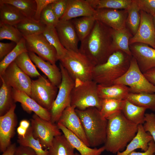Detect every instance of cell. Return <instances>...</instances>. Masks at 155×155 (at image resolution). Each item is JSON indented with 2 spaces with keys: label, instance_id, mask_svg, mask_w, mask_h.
Wrapping results in <instances>:
<instances>
[{
  "label": "cell",
  "instance_id": "6da1fadb",
  "mask_svg": "<svg viewBox=\"0 0 155 155\" xmlns=\"http://www.w3.org/2000/svg\"><path fill=\"white\" fill-rule=\"evenodd\" d=\"M113 29L96 20L90 32L82 41L79 51L95 66L105 63L113 53Z\"/></svg>",
  "mask_w": 155,
  "mask_h": 155
},
{
  "label": "cell",
  "instance_id": "7a4b0ae2",
  "mask_svg": "<svg viewBox=\"0 0 155 155\" xmlns=\"http://www.w3.org/2000/svg\"><path fill=\"white\" fill-rule=\"evenodd\" d=\"M107 120L106 139L104 146L105 150L116 154L123 150L134 137L138 125L128 120L121 111Z\"/></svg>",
  "mask_w": 155,
  "mask_h": 155
},
{
  "label": "cell",
  "instance_id": "3957f363",
  "mask_svg": "<svg viewBox=\"0 0 155 155\" xmlns=\"http://www.w3.org/2000/svg\"><path fill=\"white\" fill-rule=\"evenodd\" d=\"M132 57L121 50L114 51L105 63L94 66L92 80L103 86L113 85L128 70Z\"/></svg>",
  "mask_w": 155,
  "mask_h": 155
},
{
  "label": "cell",
  "instance_id": "277c9868",
  "mask_svg": "<svg viewBox=\"0 0 155 155\" xmlns=\"http://www.w3.org/2000/svg\"><path fill=\"white\" fill-rule=\"evenodd\" d=\"M81 121L90 147H96L105 142L107 120L101 115L100 110L90 107L83 111L75 109Z\"/></svg>",
  "mask_w": 155,
  "mask_h": 155
},
{
  "label": "cell",
  "instance_id": "5b68a950",
  "mask_svg": "<svg viewBox=\"0 0 155 155\" xmlns=\"http://www.w3.org/2000/svg\"><path fill=\"white\" fill-rule=\"evenodd\" d=\"M75 83L71 93V106L81 111L90 107L100 110L102 100L98 94V84L93 80Z\"/></svg>",
  "mask_w": 155,
  "mask_h": 155
},
{
  "label": "cell",
  "instance_id": "8992f818",
  "mask_svg": "<svg viewBox=\"0 0 155 155\" xmlns=\"http://www.w3.org/2000/svg\"><path fill=\"white\" fill-rule=\"evenodd\" d=\"M59 60L75 82L92 80L93 71L95 66L79 51L67 50Z\"/></svg>",
  "mask_w": 155,
  "mask_h": 155
},
{
  "label": "cell",
  "instance_id": "52a82bcc",
  "mask_svg": "<svg viewBox=\"0 0 155 155\" xmlns=\"http://www.w3.org/2000/svg\"><path fill=\"white\" fill-rule=\"evenodd\" d=\"M121 84L128 86L130 88L131 93H155V86L144 76L133 57L128 70L115 81L114 84Z\"/></svg>",
  "mask_w": 155,
  "mask_h": 155
},
{
  "label": "cell",
  "instance_id": "ba28073f",
  "mask_svg": "<svg viewBox=\"0 0 155 155\" xmlns=\"http://www.w3.org/2000/svg\"><path fill=\"white\" fill-rule=\"evenodd\" d=\"M59 68L62 75L59 90L50 111L51 121L57 123L63 111L71 106V94L75 85L74 80L60 63Z\"/></svg>",
  "mask_w": 155,
  "mask_h": 155
},
{
  "label": "cell",
  "instance_id": "9c48e42d",
  "mask_svg": "<svg viewBox=\"0 0 155 155\" xmlns=\"http://www.w3.org/2000/svg\"><path fill=\"white\" fill-rule=\"evenodd\" d=\"M57 88L48 79L41 75L32 80L30 97L50 112L57 94Z\"/></svg>",
  "mask_w": 155,
  "mask_h": 155
},
{
  "label": "cell",
  "instance_id": "30bf717a",
  "mask_svg": "<svg viewBox=\"0 0 155 155\" xmlns=\"http://www.w3.org/2000/svg\"><path fill=\"white\" fill-rule=\"evenodd\" d=\"M34 137L38 140L43 147L47 149L54 137L62 134L57 124L40 117L34 113L30 120Z\"/></svg>",
  "mask_w": 155,
  "mask_h": 155
},
{
  "label": "cell",
  "instance_id": "8fae6325",
  "mask_svg": "<svg viewBox=\"0 0 155 155\" xmlns=\"http://www.w3.org/2000/svg\"><path fill=\"white\" fill-rule=\"evenodd\" d=\"M28 52L37 54L39 57L53 64L58 60L56 51L42 34L23 37Z\"/></svg>",
  "mask_w": 155,
  "mask_h": 155
},
{
  "label": "cell",
  "instance_id": "7c38bea8",
  "mask_svg": "<svg viewBox=\"0 0 155 155\" xmlns=\"http://www.w3.org/2000/svg\"><path fill=\"white\" fill-rule=\"evenodd\" d=\"M0 77L1 81L13 89L24 92L30 97L32 80L17 66L14 61L8 66Z\"/></svg>",
  "mask_w": 155,
  "mask_h": 155
},
{
  "label": "cell",
  "instance_id": "4fadbf2b",
  "mask_svg": "<svg viewBox=\"0 0 155 155\" xmlns=\"http://www.w3.org/2000/svg\"><path fill=\"white\" fill-rule=\"evenodd\" d=\"M140 25L135 34L130 39L129 45L135 43H141L147 44L155 49V28L153 16L142 10L140 11Z\"/></svg>",
  "mask_w": 155,
  "mask_h": 155
},
{
  "label": "cell",
  "instance_id": "5bb4252c",
  "mask_svg": "<svg viewBox=\"0 0 155 155\" xmlns=\"http://www.w3.org/2000/svg\"><path fill=\"white\" fill-rule=\"evenodd\" d=\"M15 103L4 115L0 116V151L3 152L11 144L15 134L17 120L15 113Z\"/></svg>",
  "mask_w": 155,
  "mask_h": 155
},
{
  "label": "cell",
  "instance_id": "9a60e30c",
  "mask_svg": "<svg viewBox=\"0 0 155 155\" xmlns=\"http://www.w3.org/2000/svg\"><path fill=\"white\" fill-rule=\"evenodd\" d=\"M129 48L132 56L143 73L155 67V49L141 43L131 44Z\"/></svg>",
  "mask_w": 155,
  "mask_h": 155
},
{
  "label": "cell",
  "instance_id": "2e32d148",
  "mask_svg": "<svg viewBox=\"0 0 155 155\" xmlns=\"http://www.w3.org/2000/svg\"><path fill=\"white\" fill-rule=\"evenodd\" d=\"M127 15V10L102 8L96 9L93 16L112 29L119 30L125 27Z\"/></svg>",
  "mask_w": 155,
  "mask_h": 155
},
{
  "label": "cell",
  "instance_id": "e0dca14e",
  "mask_svg": "<svg viewBox=\"0 0 155 155\" xmlns=\"http://www.w3.org/2000/svg\"><path fill=\"white\" fill-rule=\"evenodd\" d=\"M75 109L74 106H71L67 107L62 113L58 122L63 125L87 145L90 147L81 121Z\"/></svg>",
  "mask_w": 155,
  "mask_h": 155
},
{
  "label": "cell",
  "instance_id": "ac0fdd59",
  "mask_svg": "<svg viewBox=\"0 0 155 155\" xmlns=\"http://www.w3.org/2000/svg\"><path fill=\"white\" fill-rule=\"evenodd\" d=\"M55 28L63 46L67 50L79 52L80 40L71 20H59Z\"/></svg>",
  "mask_w": 155,
  "mask_h": 155
},
{
  "label": "cell",
  "instance_id": "d6986e66",
  "mask_svg": "<svg viewBox=\"0 0 155 155\" xmlns=\"http://www.w3.org/2000/svg\"><path fill=\"white\" fill-rule=\"evenodd\" d=\"M14 102H19L23 109L28 113L32 112L44 119L51 121L50 112L44 108L24 92L12 89Z\"/></svg>",
  "mask_w": 155,
  "mask_h": 155
},
{
  "label": "cell",
  "instance_id": "ffe728a7",
  "mask_svg": "<svg viewBox=\"0 0 155 155\" xmlns=\"http://www.w3.org/2000/svg\"><path fill=\"white\" fill-rule=\"evenodd\" d=\"M95 11L87 0H68L66 11L59 20H69L78 17L93 16Z\"/></svg>",
  "mask_w": 155,
  "mask_h": 155
},
{
  "label": "cell",
  "instance_id": "44dd1931",
  "mask_svg": "<svg viewBox=\"0 0 155 155\" xmlns=\"http://www.w3.org/2000/svg\"><path fill=\"white\" fill-rule=\"evenodd\" d=\"M28 55L36 66L40 70L54 85L58 88L62 80V75L60 68L37 56L35 53L28 52Z\"/></svg>",
  "mask_w": 155,
  "mask_h": 155
},
{
  "label": "cell",
  "instance_id": "7402d4cb",
  "mask_svg": "<svg viewBox=\"0 0 155 155\" xmlns=\"http://www.w3.org/2000/svg\"><path fill=\"white\" fill-rule=\"evenodd\" d=\"M57 124L67 140L80 155H100L105 150L104 146L98 148H90L61 124L58 122Z\"/></svg>",
  "mask_w": 155,
  "mask_h": 155
},
{
  "label": "cell",
  "instance_id": "603a6c76",
  "mask_svg": "<svg viewBox=\"0 0 155 155\" xmlns=\"http://www.w3.org/2000/svg\"><path fill=\"white\" fill-rule=\"evenodd\" d=\"M152 140V137L149 133L145 131L142 125H139L135 136L127 144L125 150L122 152H118L116 155H127L139 148L145 152L148 149L149 144Z\"/></svg>",
  "mask_w": 155,
  "mask_h": 155
},
{
  "label": "cell",
  "instance_id": "cb8c5ba5",
  "mask_svg": "<svg viewBox=\"0 0 155 155\" xmlns=\"http://www.w3.org/2000/svg\"><path fill=\"white\" fill-rule=\"evenodd\" d=\"M112 48L113 53L116 51H121L129 55L132 56L130 50L129 41L133 35L126 27L119 30L113 29Z\"/></svg>",
  "mask_w": 155,
  "mask_h": 155
},
{
  "label": "cell",
  "instance_id": "d4e9b609",
  "mask_svg": "<svg viewBox=\"0 0 155 155\" xmlns=\"http://www.w3.org/2000/svg\"><path fill=\"white\" fill-rule=\"evenodd\" d=\"M98 90L99 95L102 100L113 99L124 100L131 93L129 87L120 84H114L108 86L98 84Z\"/></svg>",
  "mask_w": 155,
  "mask_h": 155
},
{
  "label": "cell",
  "instance_id": "484cf974",
  "mask_svg": "<svg viewBox=\"0 0 155 155\" xmlns=\"http://www.w3.org/2000/svg\"><path fill=\"white\" fill-rule=\"evenodd\" d=\"M25 18L13 5L0 3V23L15 26Z\"/></svg>",
  "mask_w": 155,
  "mask_h": 155
},
{
  "label": "cell",
  "instance_id": "4316f807",
  "mask_svg": "<svg viewBox=\"0 0 155 155\" xmlns=\"http://www.w3.org/2000/svg\"><path fill=\"white\" fill-rule=\"evenodd\" d=\"M146 109L125 99L121 112L128 120L138 125L144 123L145 113Z\"/></svg>",
  "mask_w": 155,
  "mask_h": 155
},
{
  "label": "cell",
  "instance_id": "83f0119b",
  "mask_svg": "<svg viewBox=\"0 0 155 155\" xmlns=\"http://www.w3.org/2000/svg\"><path fill=\"white\" fill-rule=\"evenodd\" d=\"M74 149L64 135L62 134L54 137L47 150L48 155H76Z\"/></svg>",
  "mask_w": 155,
  "mask_h": 155
},
{
  "label": "cell",
  "instance_id": "f1b7e54d",
  "mask_svg": "<svg viewBox=\"0 0 155 155\" xmlns=\"http://www.w3.org/2000/svg\"><path fill=\"white\" fill-rule=\"evenodd\" d=\"M14 26L24 37L42 34L46 26L40 21L26 18Z\"/></svg>",
  "mask_w": 155,
  "mask_h": 155
},
{
  "label": "cell",
  "instance_id": "f546056e",
  "mask_svg": "<svg viewBox=\"0 0 155 155\" xmlns=\"http://www.w3.org/2000/svg\"><path fill=\"white\" fill-rule=\"evenodd\" d=\"M96 20L93 16L82 17L71 20L80 41H82L90 34Z\"/></svg>",
  "mask_w": 155,
  "mask_h": 155
},
{
  "label": "cell",
  "instance_id": "4dcf8cb0",
  "mask_svg": "<svg viewBox=\"0 0 155 155\" xmlns=\"http://www.w3.org/2000/svg\"><path fill=\"white\" fill-rule=\"evenodd\" d=\"M125 99L137 106L155 111V94L130 93Z\"/></svg>",
  "mask_w": 155,
  "mask_h": 155
},
{
  "label": "cell",
  "instance_id": "1f68e13d",
  "mask_svg": "<svg viewBox=\"0 0 155 155\" xmlns=\"http://www.w3.org/2000/svg\"><path fill=\"white\" fill-rule=\"evenodd\" d=\"M0 3L12 5L26 18L34 19L36 7L35 0H0Z\"/></svg>",
  "mask_w": 155,
  "mask_h": 155
},
{
  "label": "cell",
  "instance_id": "d6a6232c",
  "mask_svg": "<svg viewBox=\"0 0 155 155\" xmlns=\"http://www.w3.org/2000/svg\"><path fill=\"white\" fill-rule=\"evenodd\" d=\"M95 9L107 8L118 10H127L132 0H87Z\"/></svg>",
  "mask_w": 155,
  "mask_h": 155
},
{
  "label": "cell",
  "instance_id": "836d02e7",
  "mask_svg": "<svg viewBox=\"0 0 155 155\" xmlns=\"http://www.w3.org/2000/svg\"><path fill=\"white\" fill-rule=\"evenodd\" d=\"M127 10L128 15L125 27L133 36L136 33L141 21L140 10L135 0H132L131 4Z\"/></svg>",
  "mask_w": 155,
  "mask_h": 155
},
{
  "label": "cell",
  "instance_id": "e575fe53",
  "mask_svg": "<svg viewBox=\"0 0 155 155\" xmlns=\"http://www.w3.org/2000/svg\"><path fill=\"white\" fill-rule=\"evenodd\" d=\"M17 141L20 145L33 149L38 155H48V150H44L39 141L34 137L30 125L24 137L18 135Z\"/></svg>",
  "mask_w": 155,
  "mask_h": 155
},
{
  "label": "cell",
  "instance_id": "d590c367",
  "mask_svg": "<svg viewBox=\"0 0 155 155\" xmlns=\"http://www.w3.org/2000/svg\"><path fill=\"white\" fill-rule=\"evenodd\" d=\"M0 88V116L5 114L15 103L12 96V88L1 81Z\"/></svg>",
  "mask_w": 155,
  "mask_h": 155
},
{
  "label": "cell",
  "instance_id": "8d00e7d4",
  "mask_svg": "<svg viewBox=\"0 0 155 155\" xmlns=\"http://www.w3.org/2000/svg\"><path fill=\"white\" fill-rule=\"evenodd\" d=\"M14 61L20 69L30 77L35 78L41 76L30 59L28 52L21 54Z\"/></svg>",
  "mask_w": 155,
  "mask_h": 155
},
{
  "label": "cell",
  "instance_id": "74e56055",
  "mask_svg": "<svg viewBox=\"0 0 155 155\" xmlns=\"http://www.w3.org/2000/svg\"><path fill=\"white\" fill-rule=\"evenodd\" d=\"M42 34L49 42L55 48L58 60L65 55L67 50L62 44L55 27L46 26Z\"/></svg>",
  "mask_w": 155,
  "mask_h": 155
},
{
  "label": "cell",
  "instance_id": "f35d334b",
  "mask_svg": "<svg viewBox=\"0 0 155 155\" xmlns=\"http://www.w3.org/2000/svg\"><path fill=\"white\" fill-rule=\"evenodd\" d=\"M125 100L106 99L102 100L100 110L102 116L107 119L115 114L121 112Z\"/></svg>",
  "mask_w": 155,
  "mask_h": 155
},
{
  "label": "cell",
  "instance_id": "ab89813d",
  "mask_svg": "<svg viewBox=\"0 0 155 155\" xmlns=\"http://www.w3.org/2000/svg\"><path fill=\"white\" fill-rule=\"evenodd\" d=\"M24 38L17 44L14 49L7 55L0 62V75H2L8 66L21 54L28 52Z\"/></svg>",
  "mask_w": 155,
  "mask_h": 155
},
{
  "label": "cell",
  "instance_id": "60d3db41",
  "mask_svg": "<svg viewBox=\"0 0 155 155\" xmlns=\"http://www.w3.org/2000/svg\"><path fill=\"white\" fill-rule=\"evenodd\" d=\"M23 38L21 33L14 26L0 23V40H9L17 44Z\"/></svg>",
  "mask_w": 155,
  "mask_h": 155
},
{
  "label": "cell",
  "instance_id": "b9f144b4",
  "mask_svg": "<svg viewBox=\"0 0 155 155\" xmlns=\"http://www.w3.org/2000/svg\"><path fill=\"white\" fill-rule=\"evenodd\" d=\"M40 21L46 26L55 27L59 20L55 13L51 3L48 5L42 11Z\"/></svg>",
  "mask_w": 155,
  "mask_h": 155
},
{
  "label": "cell",
  "instance_id": "7bdbcfd3",
  "mask_svg": "<svg viewBox=\"0 0 155 155\" xmlns=\"http://www.w3.org/2000/svg\"><path fill=\"white\" fill-rule=\"evenodd\" d=\"M144 119V129L146 132L150 134L155 142V114L153 113H146Z\"/></svg>",
  "mask_w": 155,
  "mask_h": 155
},
{
  "label": "cell",
  "instance_id": "ee69618b",
  "mask_svg": "<svg viewBox=\"0 0 155 155\" xmlns=\"http://www.w3.org/2000/svg\"><path fill=\"white\" fill-rule=\"evenodd\" d=\"M140 11L153 16L155 14V0H135Z\"/></svg>",
  "mask_w": 155,
  "mask_h": 155
},
{
  "label": "cell",
  "instance_id": "f6af8a7d",
  "mask_svg": "<svg viewBox=\"0 0 155 155\" xmlns=\"http://www.w3.org/2000/svg\"><path fill=\"white\" fill-rule=\"evenodd\" d=\"M68 0H56L51 3L56 16L59 20L64 14L67 8Z\"/></svg>",
  "mask_w": 155,
  "mask_h": 155
},
{
  "label": "cell",
  "instance_id": "bcb514c9",
  "mask_svg": "<svg viewBox=\"0 0 155 155\" xmlns=\"http://www.w3.org/2000/svg\"><path fill=\"white\" fill-rule=\"evenodd\" d=\"M56 0H35L36 5L34 19L40 21L41 13L43 10L49 5L53 3Z\"/></svg>",
  "mask_w": 155,
  "mask_h": 155
},
{
  "label": "cell",
  "instance_id": "7dc6e473",
  "mask_svg": "<svg viewBox=\"0 0 155 155\" xmlns=\"http://www.w3.org/2000/svg\"><path fill=\"white\" fill-rule=\"evenodd\" d=\"M17 44L14 42H0V60L1 61L15 47Z\"/></svg>",
  "mask_w": 155,
  "mask_h": 155
},
{
  "label": "cell",
  "instance_id": "c3c4849f",
  "mask_svg": "<svg viewBox=\"0 0 155 155\" xmlns=\"http://www.w3.org/2000/svg\"><path fill=\"white\" fill-rule=\"evenodd\" d=\"M13 155H38L31 148L20 145L16 147Z\"/></svg>",
  "mask_w": 155,
  "mask_h": 155
},
{
  "label": "cell",
  "instance_id": "681fc988",
  "mask_svg": "<svg viewBox=\"0 0 155 155\" xmlns=\"http://www.w3.org/2000/svg\"><path fill=\"white\" fill-rule=\"evenodd\" d=\"M155 153V142L152 140L148 144V149L144 152H137L135 150L129 153L127 155H154Z\"/></svg>",
  "mask_w": 155,
  "mask_h": 155
},
{
  "label": "cell",
  "instance_id": "f907efd6",
  "mask_svg": "<svg viewBox=\"0 0 155 155\" xmlns=\"http://www.w3.org/2000/svg\"><path fill=\"white\" fill-rule=\"evenodd\" d=\"M148 80L155 86V67L143 73Z\"/></svg>",
  "mask_w": 155,
  "mask_h": 155
},
{
  "label": "cell",
  "instance_id": "816d5d0a",
  "mask_svg": "<svg viewBox=\"0 0 155 155\" xmlns=\"http://www.w3.org/2000/svg\"><path fill=\"white\" fill-rule=\"evenodd\" d=\"M16 148L15 143L11 144L1 155H13Z\"/></svg>",
  "mask_w": 155,
  "mask_h": 155
},
{
  "label": "cell",
  "instance_id": "f5cc1de1",
  "mask_svg": "<svg viewBox=\"0 0 155 155\" xmlns=\"http://www.w3.org/2000/svg\"><path fill=\"white\" fill-rule=\"evenodd\" d=\"M30 122L29 121L23 119L20 121L19 126L27 130L30 126Z\"/></svg>",
  "mask_w": 155,
  "mask_h": 155
},
{
  "label": "cell",
  "instance_id": "db71d44e",
  "mask_svg": "<svg viewBox=\"0 0 155 155\" xmlns=\"http://www.w3.org/2000/svg\"><path fill=\"white\" fill-rule=\"evenodd\" d=\"M27 130L19 126L17 129L18 135L24 137L25 136Z\"/></svg>",
  "mask_w": 155,
  "mask_h": 155
},
{
  "label": "cell",
  "instance_id": "11a10c76",
  "mask_svg": "<svg viewBox=\"0 0 155 155\" xmlns=\"http://www.w3.org/2000/svg\"><path fill=\"white\" fill-rule=\"evenodd\" d=\"M153 20L154 27L155 28V14L153 16Z\"/></svg>",
  "mask_w": 155,
  "mask_h": 155
},
{
  "label": "cell",
  "instance_id": "9f6ffc18",
  "mask_svg": "<svg viewBox=\"0 0 155 155\" xmlns=\"http://www.w3.org/2000/svg\"><path fill=\"white\" fill-rule=\"evenodd\" d=\"M76 155H80V154H78L77 153H75Z\"/></svg>",
  "mask_w": 155,
  "mask_h": 155
},
{
  "label": "cell",
  "instance_id": "6f0895ef",
  "mask_svg": "<svg viewBox=\"0 0 155 155\" xmlns=\"http://www.w3.org/2000/svg\"><path fill=\"white\" fill-rule=\"evenodd\" d=\"M154 44L155 45V37H154Z\"/></svg>",
  "mask_w": 155,
  "mask_h": 155
}]
</instances>
